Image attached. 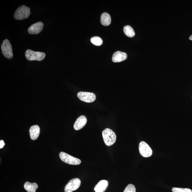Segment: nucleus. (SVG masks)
Here are the masks:
<instances>
[{
    "mask_svg": "<svg viewBox=\"0 0 192 192\" xmlns=\"http://www.w3.org/2000/svg\"><path fill=\"white\" fill-rule=\"evenodd\" d=\"M104 141L106 146H110L115 143L116 136L115 132L110 128H107L102 132Z\"/></svg>",
    "mask_w": 192,
    "mask_h": 192,
    "instance_id": "f257e3e1",
    "label": "nucleus"
},
{
    "mask_svg": "<svg viewBox=\"0 0 192 192\" xmlns=\"http://www.w3.org/2000/svg\"><path fill=\"white\" fill-rule=\"evenodd\" d=\"M31 14L30 9L25 5H22L16 11L14 14V18L17 20H22L27 18Z\"/></svg>",
    "mask_w": 192,
    "mask_h": 192,
    "instance_id": "f03ea898",
    "label": "nucleus"
},
{
    "mask_svg": "<svg viewBox=\"0 0 192 192\" xmlns=\"http://www.w3.org/2000/svg\"><path fill=\"white\" fill-rule=\"evenodd\" d=\"M26 58L29 61H41L45 57V53L27 49L25 52Z\"/></svg>",
    "mask_w": 192,
    "mask_h": 192,
    "instance_id": "7ed1b4c3",
    "label": "nucleus"
},
{
    "mask_svg": "<svg viewBox=\"0 0 192 192\" xmlns=\"http://www.w3.org/2000/svg\"><path fill=\"white\" fill-rule=\"evenodd\" d=\"M2 52L4 56L8 59L13 58L12 48L10 42L8 39H5L1 45Z\"/></svg>",
    "mask_w": 192,
    "mask_h": 192,
    "instance_id": "20e7f679",
    "label": "nucleus"
},
{
    "mask_svg": "<svg viewBox=\"0 0 192 192\" xmlns=\"http://www.w3.org/2000/svg\"><path fill=\"white\" fill-rule=\"evenodd\" d=\"M59 156L61 160L66 163L74 165H79L81 163L80 160L65 152H61Z\"/></svg>",
    "mask_w": 192,
    "mask_h": 192,
    "instance_id": "39448f33",
    "label": "nucleus"
},
{
    "mask_svg": "<svg viewBox=\"0 0 192 192\" xmlns=\"http://www.w3.org/2000/svg\"><path fill=\"white\" fill-rule=\"evenodd\" d=\"M81 181L78 178H74L70 180L65 186L64 189L65 192H72L76 190L80 187Z\"/></svg>",
    "mask_w": 192,
    "mask_h": 192,
    "instance_id": "423d86ee",
    "label": "nucleus"
},
{
    "mask_svg": "<svg viewBox=\"0 0 192 192\" xmlns=\"http://www.w3.org/2000/svg\"><path fill=\"white\" fill-rule=\"evenodd\" d=\"M77 96L81 101L88 103L94 102L96 98V95L93 93L87 92H79Z\"/></svg>",
    "mask_w": 192,
    "mask_h": 192,
    "instance_id": "0eeeda50",
    "label": "nucleus"
},
{
    "mask_svg": "<svg viewBox=\"0 0 192 192\" xmlns=\"http://www.w3.org/2000/svg\"><path fill=\"white\" fill-rule=\"evenodd\" d=\"M140 154L144 157H148L152 154V150L148 144L144 141L140 142L139 145Z\"/></svg>",
    "mask_w": 192,
    "mask_h": 192,
    "instance_id": "6e6552de",
    "label": "nucleus"
},
{
    "mask_svg": "<svg viewBox=\"0 0 192 192\" xmlns=\"http://www.w3.org/2000/svg\"><path fill=\"white\" fill-rule=\"evenodd\" d=\"M44 25L41 22H38L32 25L28 29V32L30 34H38L42 31Z\"/></svg>",
    "mask_w": 192,
    "mask_h": 192,
    "instance_id": "1a4fd4ad",
    "label": "nucleus"
},
{
    "mask_svg": "<svg viewBox=\"0 0 192 192\" xmlns=\"http://www.w3.org/2000/svg\"><path fill=\"white\" fill-rule=\"evenodd\" d=\"M87 121V118L86 116L82 115L77 119L74 124V128L76 130H80L86 125Z\"/></svg>",
    "mask_w": 192,
    "mask_h": 192,
    "instance_id": "9d476101",
    "label": "nucleus"
},
{
    "mask_svg": "<svg viewBox=\"0 0 192 192\" xmlns=\"http://www.w3.org/2000/svg\"><path fill=\"white\" fill-rule=\"evenodd\" d=\"M126 53L118 51L115 52L113 55L112 61L114 62H119L124 61L127 58Z\"/></svg>",
    "mask_w": 192,
    "mask_h": 192,
    "instance_id": "9b49d317",
    "label": "nucleus"
},
{
    "mask_svg": "<svg viewBox=\"0 0 192 192\" xmlns=\"http://www.w3.org/2000/svg\"><path fill=\"white\" fill-rule=\"evenodd\" d=\"M108 182L106 180H102L99 181L94 187V190L96 192H104L107 188Z\"/></svg>",
    "mask_w": 192,
    "mask_h": 192,
    "instance_id": "f8f14e48",
    "label": "nucleus"
},
{
    "mask_svg": "<svg viewBox=\"0 0 192 192\" xmlns=\"http://www.w3.org/2000/svg\"><path fill=\"white\" fill-rule=\"evenodd\" d=\"M29 132L31 139L33 140H36L40 133V128L38 125H33L30 128Z\"/></svg>",
    "mask_w": 192,
    "mask_h": 192,
    "instance_id": "ddd939ff",
    "label": "nucleus"
},
{
    "mask_svg": "<svg viewBox=\"0 0 192 192\" xmlns=\"http://www.w3.org/2000/svg\"><path fill=\"white\" fill-rule=\"evenodd\" d=\"M101 23L105 26L110 25L111 22V17L108 13H104L101 16Z\"/></svg>",
    "mask_w": 192,
    "mask_h": 192,
    "instance_id": "4468645a",
    "label": "nucleus"
},
{
    "mask_svg": "<svg viewBox=\"0 0 192 192\" xmlns=\"http://www.w3.org/2000/svg\"><path fill=\"white\" fill-rule=\"evenodd\" d=\"M24 187L27 192H35L38 188V186L36 183H30L27 181L25 183Z\"/></svg>",
    "mask_w": 192,
    "mask_h": 192,
    "instance_id": "2eb2a0df",
    "label": "nucleus"
},
{
    "mask_svg": "<svg viewBox=\"0 0 192 192\" xmlns=\"http://www.w3.org/2000/svg\"><path fill=\"white\" fill-rule=\"evenodd\" d=\"M124 31L127 36L130 37H133L135 35V32L133 28L130 25H126L124 27Z\"/></svg>",
    "mask_w": 192,
    "mask_h": 192,
    "instance_id": "dca6fc26",
    "label": "nucleus"
},
{
    "mask_svg": "<svg viewBox=\"0 0 192 192\" xmlns=\"http://www.w3.org/2000/svg\"><path fill=\"white\" fill-rule=\"evenodd\" d=\"M90 41L93 44L98 46L101 45L103 42L102 39L98 36H94L92 37L90 39Z\"/></svg>",
    "mask_w": 192,
    "mask_h": 192,
    "instance_id": "f3484780",
    "label": "nucleus"
},
{
    "mask_svg": "<svg viewBox=\"0 0 192 192\" xmlns=\"http://www.w3.org/2000/svg\"><path fill=\"white\" fill-rule=\"evenodd\" d=\"M173 192H192V190L187 188L173 187L172 189Z\"/></svg>",
    "mask_w": 192,
    "mask_h": 192,
    "instance_id": "a211bd4d",
    "label": "nucleus"
},
{
    "mask_svg": "<svg viewBox=\"0 0 192 192\" xmlns=\"http://www.w3.org/2000/svg\"><path fill=\"white\" fill-rule=\"evenodd\" d=\"M136 189L135 187L132 184H130L128 185L124 189V192H136Z\"/></svg>",
    "mask_w": 192,
    "mask_h": 192,
    "instance_id": "6ab92c4d",
    "label": "nucleus"
},
{
    "mask_svg": "<svg viewBox=\"0 0 192 192\" xmlns=\"http://www.w3.org/2000/svg\"><path fill=\"white\" fill-rule=\"evenodd\" d=\"M5 146V142H4L3 140H1V141H0V148H1V149H2V148L4 147V146Z\"/></svg>",
    "mask_w": 192,
    "mask_h": 192,
    "instance_id": "aec40b11",
    "label": "nucleus"
},
{
    "mask_svg": "<svg viewBox=\"0 0 192 192\" xmlns=\"http://www.w3.org/2000/svg\"><path fill=\"white\" fill-rule=\"evenodd\" d=\"M189 39L190 40H192V35L189 37Z\"/></svg>",
    "mask_w": 192,
    "mask_h": 192,
    "instance_id": "412c9836",
    "label": "nucleus"
}]
</instances>
